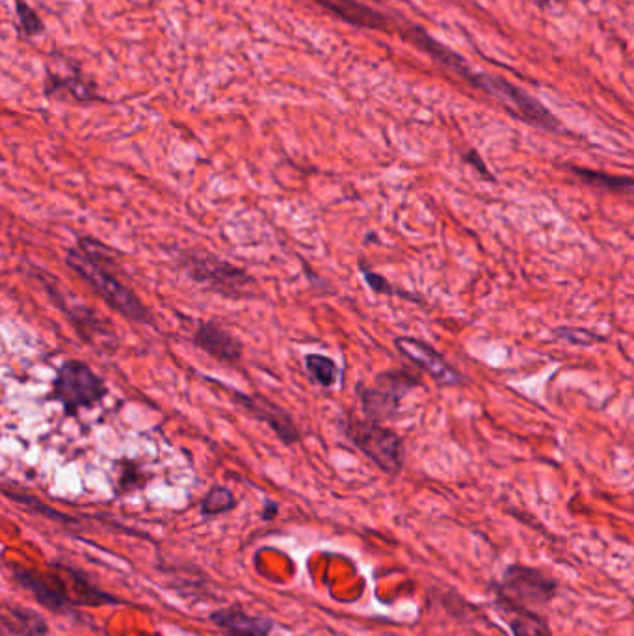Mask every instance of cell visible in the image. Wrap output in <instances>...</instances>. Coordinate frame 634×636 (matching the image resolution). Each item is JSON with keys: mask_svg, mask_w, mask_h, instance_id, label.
<instances>
[{"mask_svg": "<svg viewBox=\"0 0 634 636\" xmlns=\"http://www.w3.org/2000/svg\"><path fill=\"white\" fill-rule=\"evenodd\" d=\"M575 175H579L586 185L597 186L608 192L616 194H627L634 198V179L623 177V175H608V173L594 172V170H582L575 168Z\"/></svg>", "mask_w": 634, "mask_h": 636, "instance_id": "cell-17", "label": "cell"}, {"mask_svg": "<svg viewBox=\"0 0 634 636\" xmlns=\"http://www.w3.org/2000/svg\"><path fill=\"white\" fill-rule=\"evenodd\" d=\"M2 491H4V495H6L10 501H14V503L19 504V506L27 508L28 512H32V514H38V516H43L45 519H49V521L62 523V525H79V519H77V517L66 516V514L54 510L51 506L41 503L40 499L34 497V495L10 490L8 486H4V490Z\"/></svg>", "mask_w": 634, "mask_h": 636, "instance_id": "cell-16", "label": "cell"}, {"mask_svg": "<svg viewBox=\"0 0 634 636\" xmlns=\"http://www.w3.org/2000/svg\"><path fill=\"white\" fill-rule=\"evenodd\" d=\"M305 369L315 384L322 385L326 389L337 384L339 376H341V369L337 367V363L331 358L322 356V354H307L305 356Z\"/></svg>", "mask_w": 634, "mask_h": 636, "instance_id": "cell-18", "label": "cell"}, {"mask_svg": "<svg viewBox=\"0 0 634 636\" xmlns=\"http://www.w3.org/2000/svg\"><path fill=\"white\" fill-rule=\"evenodd\" d=\"M175 261L188 278L207 291L220 294L229 300H251L257 296V281L244 268L225 261L211 252L179 250Z\"/></svg>", "mask_w": 634, "mask_h": 636, "instance_id": "cell-2", "label": "cell"}, {"mask_svg": "<svg viewBox=\"0 0 634 636\" xmlns=\"http://www.w3.org/2000/svg\"><path fill=\"white\" fill-rule=\"evenodd\" d=\"M209 622L218 627L225 636H270L274 631V620L266 616L248 614L240 605L212 610Z\"/></svg>", "mask_w": 634, "mask_h": 636, "instance_id": "cell-11", "label": "cell"}, {"mask_svg": "<svg viewBox=\"0 0 634 636\" xmlns=\"http://www.w3.org/2000/svg\"><path fill=\"white\" fill-rule=\"evenodd\" d=\"M417 385H421V380L411 372L402 369L380 372L370 387H359L365 417L380 424L395 419L402 398Z\"/></svg>", "mask_w": 634, "mask_h": 636, "instance_id": "cell-7", "label": "cell"}, {"mask_svg": "<svg viewBox=\"0 0 634 636\" xmlns=\"http://www.w3.org/2000/svg\"><path fill=\"white\" fill-rule=\"evenodd\" d=\"M512 636H551L547 618L540 612L529 610H502Z\"/></svg>", "mask_w": 634, "mask_h": 636, "instance_id": "cell-15", "label": "cell"}, {"mask_svg": "<svg viewBox=\"0 0 634 636\" xmlns=\"http://www.w3.org/2000/svg\"><path fill=\"white\" fill-rule=\"evenodd\" d=\"M118 493H127V491L138 490L146 484V475L140 471L138 465L133 462H123L121 464V473L118 478Z\"/></svg>", "mask_w": 634, "mask_h": 636, "instance_id": "cell-20", "label": "cell"}, {"mask_svg": "<svg viewBox=\"0 0 634 636\" xmlns=\"http://www.w3.org/2000/svg\"><path fill=\"white\" fill-rule=\"evenodd\" d=\"M315 2L322 4L324 8H328L333 14L343 17L344 21L356 27L378 28V30H384L387 27V19L384 15L361 2H354V0H315Z\"/></svg>", "mask_w": 634, "mask_h": 636, "instance_id": "cell-14", "label": "cell"}, {"mask_svg": "<svg viewBox=\"0 0 634 636\" xmlns=\"http://www.w3.org/2000/svg\"><path fill=\"white\" fill-rule=\"evenodd\" d=\"M497 609L529 610L540 612L547 609L558 596V581L542 568L527 564H510L501 577L491 584Z\"/></svg>", "mask_w": 634, "mask_h": 636, "instance_id": "cell-1", "label": "cell"}, {"mask_svg": "<svg viewBox=\"0 0 634 636\" xmlns=\"http://www.w3.org/2000/svg\"><path fill=\"white\" fill-rule=\"evenodd\" d=\"M229 391H231V397L237 402L238 406L242 410L248 411L257 421H263V423L268 424L274 430V434L281 439L283 445H294V443H298L302 439L300 428L294 423L291 413L283 410L281 406H278L276 402H272L270 398L263 397L259 393L246 395V393L235 391V389H229Z\"/></svg>", "mask_w": 634, "mask_h": 636, "instance_id": "cell-9", "label": "cell"}, {"mask_svg": "<svg viewBox=\"0 0 634 636\" xmlns=\"http://www.w3.org/2000/svg\"><path fill=\"white\" fill-rule=\"evenodd\" d=\"M2 629L10 636H49V623L38 610L23 605L4 603L2 609Z\"/></svg>", "mask_w": 634, "mask_h": 636, "instance_id": "cell-13", "label": "cell"}, {"mask_svg": "<svg viewBox=\"0 0 634 636\" xmlns=\"http://www.w3.org/2000/svg\"><path fill=\"white\" fill-rule=\"evenodd\" d=\"M279 514V504L276 501H272V499H268L265 501V506H263V521H272V519H276Z\"/></svg>", "mask_w": 634, "mask_h": 636, "instance_id": "cell-24", "label": "cell"}, {"mask_svg": "<svg viewBox=\"0 0 634 636\" xmlns=\"http://www.w3.org/2000/svg\"><path fill=\"white\" fill-rule=\"evenodd\" d=\"M556 335L562 339H568L569 343H577V345H590L594 341H601L599 335L584 332V330H558Z\"/></svg>", "mask_w": 634, "mask_h": 636, "instance_id": "cell-23", "label": "cell"}, {"mask_svg": "<svg viewBox=\"0 0 634 636\" xmlns=\"http://www.w3.org/2000/svg\"><path fill=\"white\" fill-rule=\"evenodd\" d=\"M237 497L225 486H212L199 503V512L205 517L222 516L237 508Z\"/></svg>", "mask_w": 634, "mask_h": 636, "instance_id": "cell-19", "label": "cell"}, {"mask_svg": "<svg viewBox=\"0 0 634 636\" xmlns=\"http://www.w3.org/2000/svg\"><path fill=\"white\" fill-rule=\"evenodd\" d=\"M194 345L220 363H238L242 359V343L216 322H201L192 337Z\"/></svg>", "mask_w": 634, "mask_h": 636, "instance_id": "cell-12", "label": "cell"}, {"mask_svg": "<svg viewBox=\"0 0 634 636\" xmlns=\"http://www.w3.org/2000/svg\"><path fill=\"white\" fill-rule=\"evenodd\" d=\"M359 270H361V274H363V279H365V283L369 285L370 289L374 292H378V294H389V296H393V294H404V292L397 291L387 279L382 278L380 274H376V272H372L370 268L367 266L359 265Z\"/></svg>", "mask_w": 634, "mask_h": 636, "instance_id": "cell-22", "label": "cell"}, {"mask_svg": "<svg viewBox=\"0 0 634 636\" xmlns=\"http://www.w3.org/2000/svg\"><path fill=\"white\" fill-rule=\"evenodd\" d=\"M66 265L84 279L93 292L105 300V304L119 313L121 317L140 324H153L151 313L140 296L131 291L127 285H123L114 274H110L101 261L92 255L77 248H71L66 255Z\"/></svg>", "mask_w": 634, "mask_h": 636, "instance_id": "cell-3", "label": "cell"}, {"mask_svg": "<svg viewBox=\"0 0 634 636\" xmlns=\"http://www.w3.org/2000/svg\"><path fill=\"white\" fill-rule=\"evenodd\" d=\"M105 380L92 367L79 359H67L56 372L53 398L58 400L66 415H75L80 408H92L106 397Z\"/></svg>", "mask_w": 634, "mask_h": 636, "instance_id": "cell-6", "label": "cell"}, {"mask_svg": "<svg viewBox=\"0 0 634 636\" xmlns=\"http://www.w3.org/2000/svg\"><path fill=\"white\" fill-rule=\"evenodd\" d=\"M15 8H17V17H19V27L27 36H38L43 32V23H41L40 17L28 6L25 0H15Z\"/></svg>", "mask_w": 634, "mask_h": 636, "instance_id": "cell-21", "label": "cell"}, {"mask_svg": "<svg viewBox=\"0 0 634 636\" xmlns=\"http://www.w3.org/2000/svg\"><path fill=\"white\" fill-rule=\"evenodd\" d=\"M395 346L404 358L410 359L413 365H417L421 371L426 372L437 384H462V374L456 371L449 361L436 352L432 346L426 345L419 339H411V337H397Z\"/></svg>", "mask_w": 634, "mask_h": 636, "instance_id": "cell-10", "label": "cell"}, {"mask_svg": "<svg viewBox=\"0 0 634 636\" xmlns=\"http://www.w3.org/2000/svg\"><path fill=\"white\" fill-rule=\"evenodd\" d=\"M346 439L363 452L370 462L387 475H398L404 465V441L393 430L369 419L346 417L343 421Z\"/></svg>", "mask_w": 634, "mask_h": 636, "instance_id": "cell-4", "label": "cell"}, {"mask_svg": "<svg viewBox=\"0 0 634 636\" xmlns=\"http://www.w3.org/2000/svg\"><path fill=\"white\" fill-rule=\"evenodd\" d=\"M12 570V581L21 590L34 597L41 607L51 610L54 614L75 616L77 601L71 592V584L67 579L66 571L62 570L60 562H53L49 568L51 571L32 570L21 564H8Z\"/></svg>", "mask_w": 634, "mask_h": 636, "instance_id": "cell-5", "label": "cell"}, {"mask_svg": "<svg viewBox=\"0 0 634 636\" xmlns=\"http://www.w3.org/2000/svg\"><path fill=\"white\" fill-rule=\"evenodd\" d=\"M465 80L471 82L476 88L484 90L491 97H495L501 105L506 106L512 114H516L521 120L529 121L532 125L542 127L547 131H558L560 123L556 121L555 116L545 106L540 105L534 97H530L529 93L523 92L514 84L499 79V77H491L486 73H475V71H471Z\"/></svg>", "mask_w": 634, "mask_h": 636, "instance_id": "cell-8", "label": "cell"}]
</instances>
